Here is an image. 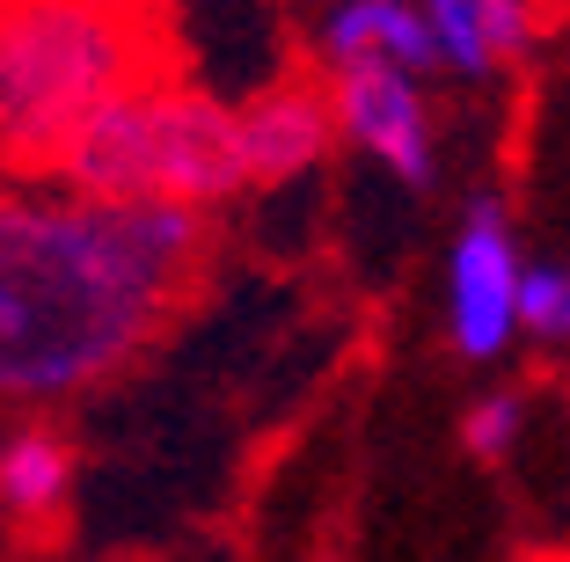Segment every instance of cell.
Segmentation results:
<instances>
[{"mask_svg": "<svg viewBox=\"0 0 570 562\" xmlns=\"http://www.w3.org/2000/svg\"><path fill=\"white\" fill-rule=\"evenodd\" d=\"M205 256L213 227L190 205L0 198V410H51L118 381L161 344Z\"/></svg>", "mask_w": 570, "mask_h": 562, "instance_id": "1", "label": "cell"}, {"mask_svg": "<svg viewBox=\"0 0 570 562\" xmlns=\"http://www.w3.org/2000/svg\"><path fill=\"white\" fill-rule=\"evenodd\" d=\"M147 81V37L118 0H0V161L51 176L102 102Z\"/></svg>", "mask_w": 570, "mask_h": 562, "instance_id": "2", "label": "cell"}, {"mask_svg": "<svg viewBox=\"0 0 570 562\" xmlns=\"http://www.w3.org/2000/svg\"><path fill=\"white\" fill-rule=\"evenodd\" d=\"M51 176L73 198L190 205V213H213V205L249 190L235 110L205 88H176V81H139L118 102H102L67 139Z\"/></svg>", "mask_w": 570, "mask_h": 562, "instance_id": "3", "label": "cell"}, {"mask_svg": "<svg viewBox=\"0 0 570 562\" xmlns=\"http://www.w3.org/2000/svg\"><path fill=\"white\" fill-rule=\"evenodd\" d=\"M520 234L498 198H475L446 248V336L469 365H490L520 336Z\"/></svg>", "mask_w": 570, "mask_h": 562, "instance_id": "4", "label": "cell"}, {"mask_svg": "<svg viewBox=\"0 0 570 562\" xmlns=\"http://www.w3.org/2000/svg\"><path fill=\"white\" fill-rule=\"evenodd\" d=\"M336 125L366 161H381L403 190H432L439 183V132H432V102H424L417 73L403 67H330Z\"/></svg>", "mask_w": 570, "mask_h": 562, "instance_id": "5", "label": "cell"}, {"mask_svg": "<svg viewBox=\"0 0 570 562\" xmlns=\"http://www.w3.org/2000/svg\"><path fill=\"white\" fill-rule=\"evenodd\" d=\"M242 125V168H249V190H271V183H293L307 176V168L330 161L336 147V96L315 81H278L264 88L256 102H242L235 110Z\"/></svg>", "mask_w": 570, "mask_h": 562, "instance_id": "6", "label": "cell"}, {"mask_svg": "<svg viewBox=\"0 0 570 562\" xmlns=\"http://www.w3.org/2000/svg\"><path fill=\"white\" fill-rule=\"evenodd\" d=\"M322 59H330V67H366V59H381V67H403V73H417V81L446 67L417 0H336L330 16H322Z\"/></svg>", "mask_w": 570, "mask_h": 562, "instance_id": "7", "label": "cell"}, {"mask_svg": "<svg viewBox=\"0 0 570 562\" xmlns=\"http://www.w3.org/2000/svg\"><path fill=\"white\" fill-rule=\"evenodd\" d=\"M73 496V446L45 424H22L0 438V512L16 526H51Z\"/></svg>", "mask_w": 570, "mask_h": 562, "instance_id": "8", "label": "cell"}, {"mask_svg": "<svg viewBox=\"0 0 570 562\" xmlns=\"http://www.w3.org/2000/svg\"><path fill=\"white\" fill-rule=\"evenodd\" d=\"M424 22H432L439 37V59H446L453 73H469V81H483L498 59H490V37H483V0H417Z\"/></svg>", "mask_w": 570, "mask_h": 562, "instance_id": "9", "label": "cell"}, {"mask_svg": "<svg viewBox=\"0 0 570 562\" xmlns=\"http://www.w3.org/2000/svg\"><path fill=\"white\" fill-rule=\"evenodd\" d=\"M520 336L563 351L570 344V270L563 264H527L520 278Z\"/></svg>", "mask_w": 570, "mask_h": 562, "instance_id": "10", "label": "cell"}, {"mask_svg": "<svg viewBox=\"0 0 570 562\" xmlns=\"http://www.w3.org/2000/svg\"><path fill=\"white\" fill-rule=\"evenodd\" d=\"M520 431H527V395H512V387H490V395H475L461 410V446L475 461H504L520 446Z\"/></svg>", "mask_w": 570, "mask_h": 562, "instance_id": "11", "label": "cell"}, {"mask_svg": "<svg viewBox=\"0 0 570 562\" xmlns=\"http://www.w3.org/2000/svg\"><path fill=\"white\" fill-rule=\"evenodd\" d=\"M483 37H490V59H520L527 37H534V8L527 0H483Z\"/></svg>", "mask_w": 570, "mask_h": 562, "instance_id": "12", "label": "cell"}]
</instances>
